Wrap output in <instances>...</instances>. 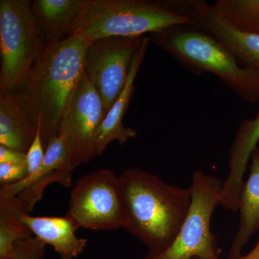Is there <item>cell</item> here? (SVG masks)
I'll list each match as a JSON object with an SVG mask.
<instances>
[{"mask_svg":"<svg viewBox=\"0 0 259 259\" xmlns=\"http://www.w3.org/2000/svg\"><path fill=\"white\" fill-rule=\"evenodd\" d=\"M90 44L79 34L48 44L20 93L32 122L40 131L45 150L49 141L59 134L63 117L84 74Z\"/></svg>","mask_w":259,"mask_h":259,"instance_id":"cell-1","label":"cell"},{"mask_svg":"<svg viewBox=\"0 0 259 259\" xmlns=\"http://www.w3.org/2000/svg\"><path fill=\"white\" fill-rule=\"evenodd\" d=\"M125 209V229L142 242L149 254L166 250L176 238L192 203L190 188L169 185L143 168L118 176Z\"/></svg>","mask_w":259,"mask_h":259,"instance_id":"cell-2","label":"cell"},{"mask_svg":"<svg viewBox=\"0 0 259 259\" xmlns=\"http://www.w3.org/2000/svg\"><path fill=\"white\" fill-rule=\"evenodd\" d=\"M196 25L192 0H83L74 34L93 42Z\"/></svg>","mask_w":259,"mask_h":259,"instance_id":"cell-3","label":"cell"},{"mask_svg":"<svg viewBox=\"0 0 259 259\" xmlns=\"http://www.w3.org/2000/svg\"><path fill=\"white\" fill-rule=\"evenodd\" d=\"M148 36L192 74L211 73L243 101L259 102V71L242 66L222 42L197 25H178Z\"/></svg>","mask_w":259,"mask_h":259,"instance_id":"cell-4","label":"cell"},{"mask_svg":"<svg viewBox=\"0 0 259 259\" xmlns=\"http://www.w3.org/2000/svg\"><path fill=\"white\" fill-rule=\"evenodd\" d=\"M47 44L29 0L0 1V91H23Z\"/></svg>","mask_w":259,"mask_h":259,"instance_id":"cell-5","label":"cell"},{"mask_svg":"<svg viewBox=\"0 0 259 259\" xmlns=\"http://www.w3.org/2000/svg\"><path fill=\"white\" fill-rule=\"evenodd\" d=\"M192 203L180 231L171 245L144 259H219L218 238L211 231L214 209L221 205L223 182L218 177L194 171L190 186Z\"/></svg>","mask_w":259,"mask_h":259,"instance_id":"cell-6","label":"cell"},{"mask_svg":"<svg viewBox=\"0 0 259 259\" xmlns=\"http://www.w3.org/2000/svg\"><path fill=\"white\" fill-rule=\"evenodd\" d=\"M66 216L79 228L94 231L125 228V209L118 177L106 168L81 177L71 191Z\"/></svg>","mask_w":259,"mask_h":259,"instance_id":"cell-7","label":"cell"},{"mask_svg":"<svg viewBox=\"0 0 259 259\" xmlns=\"http://www.w3.org/2000/svg\"><path fill=\"white\" fill-rule=\"evenodd\" d=\"M146 36L104 37L89 47L84 74L100 94L107 113L123 90Z\"/></svg>","mask_w":259,"mask_h":259,"instance_id":"cell-8","label":"cell"},{"mask_svg":"<svg viewBox=\"0 0 259 259\" xmlns=\"http://www.w3.org/2000/svg\"><path fill=\"white\" fill-rule=\"evenodd\" d=\"M107 114L100 94L83 74L58 134L64 137L75 166L97 156V139Z\"/></svg>","mask_w":259,"mask_h":259,"instance_id":"cell-9","label":"cell"},{"mask_svg":"<svg viewBox=\"0 0 259 259\" xmlns=\"http://www.w3.org/2000/svg\"><path fill=\"white\" fill-rule=\"evenodd\" d=\"M75 167L64 137L58 135L48 143L39 169L20 182L2 186L0 197H14L23 212L29 214L41 200L46 189L51 184L71 187Z\"/></svg>","mask_w":259,"mask_h":259,"instance_id":"cell-10","label":"cell"},{"mask_svg":"<svg viewBox=\"0 0 259 259\" xmlns=\"http://www.w3.org/2000/svg\"><path fill=\"white\" fill-rule=\"evenodd\" d=\"M192 10L199 28L222 42L242 66L259 71L258 33L238 30L223 21L205 0H192Z\"/></svg>","mask_w":259,"mask_h":259,"instance_id":"cell-11","label":"cell"},{"mask_svg":"<svg viewBox=\"0 0 259 259\" xmlns=\"http://www.w3.org/2000/svg\"><path fill=\"white\" fill-rule=\"evenodd\" d=\"M259 112L254 117L245 119L238 125L228 153L229 173L223 182L221 205L237 212L245 183V174L250 156L258 147Z\"/></svg>","mask_w":259,"mask_h":259,"instance_id":"cell-12","label":"cell"},{"mask_svg":"<svg viewBox=\"0 0 259 259\" xmlns=\"http://www.w3.org/2000/svg\"><path fill=\"white\" fill-rule=\"evenodd\" d=\"M19 219L46 245H50L61 259H74L83 253L88 240L78 238L76 231L79 227L67 216L44 217L20 213Z\"/></svg>","mask_w":259,"mask_h":259,"instance_id":"cell-13","label":"cell"},{"mask_svg":"<svg viewBox=\"0 0 259 259\" xmlns=\"http://www.w3.org/2000/svg\"><path fill=\"white\" fill-rule=\"evenodd\" d=\"M148 36L144 37L142 45L135 56L131 64L128 76L123 90L107 112L102 123L97 142V155L102 154L107 146L113 141H117L120 145L125 144L130 139L137 137V131L131 127H126L123 124V117L128 107L130 102L135 91L134 81L150 44Z\"/></svg>","mask_w":259,"mask_h":259,"instance_id":"cell-14","label":"cell"},{"mask_svg":"<svg viewBox=\"0 0 259 259\" xmlns=\"http://www.w3.org/2000/svg\"><path fill=\"white\" fill-rule=\"evenodd\" d=\"M83 0H34L31 11L47 44L64 41L74 34Z\"/></svg>","mask_w":259,"mask_h":259,"instance_id":"cell-15","label":"cell"},{"mask_svg":"<svg viewBox=\"0 0 259 259\" xmlns=\"http://www.w3.org/2000/svg\"><path fill=\"white\" fill-rule=\"evenodd\" d=\"M37 133L20 94L0 91V145L26 154Z\"/></svg>","mask_w":259,"mask_h":259,"instance_id":"cell-16","label":"cell"},{"mask_svg":"<svg viewBox=\"0 0 259 259\" xmlns=\"http://www.w3.org/2000/svg\"><path fill=\"white\" fill-rule=\"evenodd\" d=\"M249 175L245 181L238 212V230L230 247L228 259H236L250 238L259 229V148L253 151L249 161Z\"/></svg>","mask_w":259,"mask_h":259,"instance_id":"cell-17","label":"cell"},{"mask_svg":"<svg viewBox=\"0 0 259 259\" xmlns=\"http://www.w3.org/2000/svg\"><path fill=\"white\" fill-rule=\"evenodd\" d=\"M213 13L238 30L259 34V0H217Z\"/></svg>","mask_w":259,"mask_h":259,"instance_id":"cell-18","label":"cell"},{"mask_svg":"<svg viewBox=\"0 0 259 259\" xmlns=\"http://www.w3.org/2000/svg\"><path fill=\"white\" fill-rule=\"evenodd\" d=\"M20 213L10 199L0 197V258H13L15 243L33 236L19 219Z\"/></svg>","mask_w":259,"mask_h":259,"instance_id":"cell-19","label":"cell"},{"mask_svg":"<svg viewBox=\"0 0 259 259\" xmlns=\"http://www.w3.org/2000/svg\"><path fill=\"white\" fill-rule=\"evenodd\" d=\"M47 245L35 236L28 237L15 243L12 259H45Z\"/></svg>","mask_w":259,"mask_h":259,"instance_id":"cell-20","label":"cell"},{"mask_svg":"<svg viewBox=\"0 0 259 259\" xmlns=\"http://www.w3.org/2000/svg\"><path fill=\"white\" fill-rule=\"evenodd\" d=\"M45 151L40 131L37 130L36 137L26 153V166L28 175L35 173L41 166L45 156Z\"/></svg>","mask_w":259,"mask_h":259,"instance_id":"cell-21","label":"cell"},{"mask_svg":"<svg viewBox=\"0 0 259 259\" xmlns=\"http://www.w3.org/2000/svg\"><path fill=\"white\" fill-rule=\"evenodd\" d=\"M28 175L27 166L24 165L0 163V185H13L23 180Z\"/></svg>","mask_w":259,"mask_h":259,"instance_id":"cell-22","label":"cell"},{"mask_svg":"<svg viewBox=\"0 0 259 259\" xmlns=\"http://www.w3.org/2000/svg\"><path fill=\"white\" fill-rule=\"evenodd\" d=\"M0 163L26 166V154L0 145Z\"/></svg>","mask_w":259,"mask_h":259,"instance_id":"cell-23","label":"cell"},{"mask_svg":"<svg viewBox=\"0 0 259 259\" xmlns=\"http://www.w3.org/2000/svg\"><path fill=\"white\" fill-rule=\"evenodd\" d=\"M236 259H259V240L254 248L250 250L249 253L245 255L242 254Z\"/></svg>","mask_w":259,"mask_h":259,"instance_id":"cell-24","label":"cell"},{"mask_svg":"<svg viewBox=\"0 0 259 259\" xmlns=\"http://www.w3.org/2000/svg\"><path fill=\"white\" fill-rule=\"evenodd\" d=\"M0 259H10V258H0Z\"/></svg>","mask_w":259,"mask_h":259,"instance_id":"cell-25","label":"cell"},{"mask_svg":"<svg viewBox=\"0 0 259 259\" xmlns=\"http://www.w3.org/2000/svg\"><path fill=\"white\" fill-rule=\"evenodd\" d=\"M194 259H203V258H194Z\"/></svg>","mask_w":259,"mask_h":259,"instance_id":"cell-26","label":"cell"}]
</instances>
